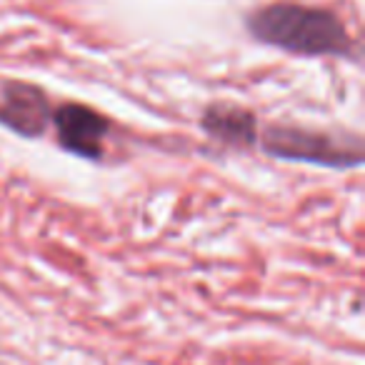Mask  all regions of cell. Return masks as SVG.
<instances>
[{"instance_id": "6da1fadb", "label": "cell", "mask_w": 365, "mask_h": 365, "mask_svg": "<svg viewBox=\"0 0 365 365\" xmlns=\"http://www.w3.org/2000/svg\"><path fill=\"white\" fill-rule=\"evenodd\" d=\"M245 28L258 43L308 58L360 61V43L328 8L303 3H270L245 18Z\"/></svg>"}, {"instance_id": "7a4b0ae2", "label": "cell", "mask_w": 365, "mask_h": 365, "mask_svg": "<svg viewBox=\"0 0 365 365\" xmlns=\"http://www.w3.org/2000/svg\"><path fill=\"white\" fill-rule=\"evenodd\" d=\"M260 148L278 160L310 163L333 170L360 168L365 160L358 135H333L298 125H268L260 135Z\"/></svg>"}, {"instance_id": "3957f363", "label": "cell", "mask_w": 365, "mask_h": 365, "mask_svg": "<svg viewBox=\"0 0 365 365\" xmlns=\"http://www.w3.org/2000/svg\"><path fill=\"white\" fill-rule=\"evenodd\" d=\"M53 125H56L58 145L86 160H101L103 140H106L110 123L98 110L81 103H63L53 110Z\"/></svg>"}, {"instance_id": "277c9868", "label": "cell", "mask_w": 365, "mask_h": 365, "mask_svg": "<svg viewBox=\"0 0 365 365\" xmlns=\"http://www.w3.org/2000/svg\"><path fill=\"white\" fill-rule=\"evenodd\" d=\"M53 118L43 88L33 83L6 81L0 86V125L21 138H41Z\"/></svg>"}, {"instance_id": "5b68a950", "label": "cell", "mask_w": 365, "mask_h": 365, "mask_svg": "<svg viewBox=\"0 0 365 365\" xmlns=\"http://www.w3.org/2000/svg\"><path fill=\"white\" fill-rule=\"evenodd\" d=\"M205 135L225 148H250L258 143V120L250 110L230 103H213L200 118Z\"/></svg>"}]
</instances>
